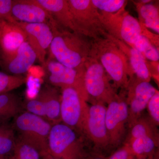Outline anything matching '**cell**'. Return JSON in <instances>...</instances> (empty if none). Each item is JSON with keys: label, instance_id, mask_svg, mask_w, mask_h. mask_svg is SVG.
<instances>
[{"label": "cell", "instance_id": "cell-1", "mask_svg": "<svg viewBox=\"0 0 159 159\" xmlns=\"http://www.w3.org/2000/svg\"><path fill=\"white\" fill-rule=\"evenodd\" d=\"M54 38L48 51V59H54L62 65L74 69L84 67L90 56L91 42L88 38L77 33L51 27Z\"/></svg>", "mask_w": 159, "mask_h": 159}, {"label": "cell", "instance_id": "cell-2", "mask_svg": "<svg viewBox=\"0 0 159 159\" xmlns=\"http://www.w3.org/2000/svg\"><path fill=\"white\" fill-rule=\"evenodd\" d=\"M90 56L102 65L116 88H127L133 72L125 54L111 39L107 36L93 40Z\"/></svg>", "mask_w": 159, "mask_h": 159}, {"label": "cell", "instance_id": "cell-3", "mask_svg": "<svg viewBox=\"0 0 159 159\" xmlns=\"http://www.w3.org/2000/svg\"><path fill=\"white\" fill-rule=\"evenodd\" d=\"M100 20L109 36L134 48L141 35L145 36L159 49L158 34H154L125 9V7L114 13L99 11Z\"/></svg>", "mask_w": 159, "mask_h": 159}, {"label": "cell", "instance_id": "cell-4", "mask_svg": "<svg viewBox=\"0 0 159 159\" xmlns=\"http://www.w3.org/2000/svg\"><path fill=\"white\" fill-rule=\"evenodd\" d=\"M84 138L62 122L51 126L48 139V153L57 159H83L87 151Z\"/></svg>", "mask_w": 159, "mask_h": 159}, {"label": "cell", "instance_id": "cell-5", "mask_svg": "<svg viewBox=\"0 0 159 159\" xmlns=\"http://www.w3.org/2000/svg\"><path fill=\"white\" fill-rule=\"evenodd\" d=\"M19 138L33 145L41 155L48 152V139L52 125L45 119L29 112H21L11 123Z\"/></svg>", "mask_w": 159, "mask_h": 159}, {"label": "cell", "instance_id": "cell-6", "mask_svg": "<svg viewBox=\"0 0 159 159\" xmlns=\"http://www.w3.org/2000/svg\"><path fill=\"white\" fill-rule=\"evenodd\" d=\"M77 33L93 40L107 37L100 12L91 0H67Z\"/></svg>", "mask_w": 159, "mask_h": 159}, {"label": "cell", "instance_id": "cell-7", "mask_svg": "<svg viewBox=\"0 0 159 159\" xmlns=\"http://www.w3.org/2000/svg\"><path fill=\"white\" fill-rule=\"evenodd\" d=\"M84 66V84L89 99L108 104L117 97L118 94L110 82V77L98 60L89 56Z\"/></svg>", "mask_w": 159, "mask_h": 159}, {"label": "cell", "instance_id": "cell-8", "mask_svg": "<svg viewBox=\"0 0 159 159\" xmlns=\"http://www.w3.org/2000/svg\"><path fill=\"white\" fill-rule=\"evenodd\" d=\"M106 109L105 104L101 102L89 106L83 136L93 144L91 150L107 157L111 151L106 124Z\"/></svg>", "mask_w": 159, "mask_h": 159}, {"label": "cell", "instance_id": "cell-9", "mask_svg": "<svg viewBox=\"0 0 159 159\" xmlns=\"http://www.w3.org/2000/svg\"><path fill=\"white\" fill-rule=\"evenodd\" d=\"M61 122L83 136L89 106L75 89H61Z\"/></svg>", "mask_w": 159, "mask_h": 159}, {"label": "cell", "instance_id": "cell-10", "mask_svg": "<svg viewBox=\"0 0 159 159\" xmlns=\"http://www.w3.org/2000/svg\"><path fill=\"white\" fill-rule=\"evenodd\" d=\"M128 106L126 95L118 94L107 107L106 124L110 140L111 153L125 140L126 125L128 124Z\"/></svg>", "mask_w": 159, "mask_h": 159}, {"label": "cell", "instance_id": "cell-11", "mask_svg": "<svg viewBox=\"0 0 159 159\" xmlns=\"http://www.w3.org/2000/svg\"><path fill=\"white\" fill-rule=\"evenodd\" d=\"M61 94L57 88L44 86L36 97L23 102V108L45 119L51 125L61 122L60 107Z\"/></svg>", "mask_w": 159, "mask_h": 159}, {"label": "cell", "instance_id": "cell-12", "mask_svg": "<svg viewBox=\"0 0 159 159\" xmlns=\"http://www.w3.org/2000/svg\"><path fill=\"white\" fill-rule=\"evenodd\" d=\"M44 66L49 73L48 81L51 85L61 89L72 88L86 101L89 99L84 84V66L80 69L71 68L54 59L46 60Z\"/></svg>", "mask_w": 159, "mask_h": 159}, {"label": "cell", "instance_id": "cell-13", "mask_svg": "<svg viewBox=\"0 0 159 159\" xmlns=\"http://www.w3.org/2000/svg\"><path fill=\"white\" fill-rule=\"evenodd\" d=\"M126 102L128 106V124L130 126L141 116L148 102L157 90L149 82L134 77L129 80L127 88Z\"/></svg>", "mask_w": 159, "mask_h": 159}, {"label": "cell", "instance_id": "cell-14", "mask_svg": "<svg viewBox=\"0 0 159 159\" xmlns=\"http://www.w3.org/2000/svg\"><path fill=\"white\" fill-rule=\"evenodd\" d=\"M26 34L27 42L37 55V59L44 65L54 34L51 25L46 23H26L15 21Z\"/></svg>", "mask_w": 159, "mask_h": 159}, {"label": "cell", "instance_id": "cell-15", "mask_svg": "<svg viewBox=\"0 0 159 159\" xmlns=\"http://www.w3.org/2000/svg\"><path fill=\"white\" fill-rule=\"evenodd\" d=\"M11 14L15 20L22 22L46 23L51 25L54 22L36 0H13Z\"/></svg>", "mask_w": 159, "mask_h": 159}, {"label": "cell", "instance_id": "cell-16", "mask_svg": "<svg viewBox=\"0 0 159 159\" xmlns=\"http://www.w3.org/2000/svg\"><path fill=\"white\" fill-rule=\"evenodd\" d=\"M26 41L25 34L15 21L0 19V59L11 57Z\"/></svg>", "mask_w": 159, "mask_h": 159}, {"label": "cell", "instance_id": "cell-17", "mask_svg": "<svg viewBox=\"0 0 159 159\" xmlns=\"http://www.w3.org/2000/svg\"><path fill=\"white\" fill-rule=\"evenodd\" d=\"M37 59V55L28 42L23 43L11 57L1 59L2 65L12 75L26 73Z\"/></svg>", "mask_w": 159, "mask_h": 159}, {"label": "cell", "instance_id": "cell-18", "mask_svg": "<svg viewBox=\"0 0 159 159\" xmlns=\"http://www.w3.org/2000/svg\"><path fill=\"white\" fill-rule=\"evenodd\" d=\"M54 20L57 28L76 32L67 0H36Z\"/></svg>", "mask_w": 159, "mask_h": 159}, {"label": "cell", "instance_id": "cell-19", "mask_svg": "<svg viewBox=\"0 0 159 159\" xmlns=\"http://www.w3.org/2000/svg\"><path fill=\"white\" fill-rule=\"evenodd\" d=\"M116 43L120 50L125 54L128 60L134 75L137 79L142 81L150 82L152 76L146 58L139 51L134 48H132L123 42L111 37Z\"/></svg>", "mask_w": 159, "mask_h": 159}, {"label": "cell", "instance_id": "cell-20", "mask_svg": "<svg viewBox=\"0 0 159 159\" xmlns=\"http://www.w3.org/2000/svg\"><path fill=\"white\" fill-rule=\"evenodd\" d=\"M130 129L125 144H128L134 139L142 137H150L159 140L157 126L150 119L140 116L129 126Z\"/></svg>", "mask_w": 159, "mask_h": 159}, {"label": "cell", "instance_id": "cell-21", "mask_svg": "<svg viewBox=\"0 0 159 159\" xmlns=\"http://www.w3.org/2000/svg\"><path fill=\"white\" fill-rule=\"evenodd\" d=\"M139 15V21L146 29L159 33V12L157 6L153 4L135 3Z\"/></svg>", "mask_w": 159, "mask_h": 159}, {"label": "cell", "instance_id": "cell-22", "mask_svg": "<svg viewBox=\"0 0 159 159\" xmlns=\"http://www.w3.org/2000/svg\"><path fill=\"white\" fill-rule=\"evenodd\" d=\"M23 102L16 94L10 93L0 95V122H6L21 112Z\"/></svg>", "mask_w": 159, "mask_h": 159}, {"label": "cell", "instance_id": "cell-23", "mask_svg": "<svg viewBox=\"0 0 159 159\" xmlns=\"http://www.w3.org/2000/svg\"><path fill=\"white\" fill-rule=\"evenodd\" d=\"M127 145L136 158L152 159L157 150L159 140L150 137H142L134 139Z\"/></svg>", "mask_w": 159, "mask_h": 159}, {"label": "cell", "instance_id": "cell-24", "mask_svg": "<svg viewBox=\"0 0 159 159\" xmlns=\"http://www.w3.org/2000/svg\"><path fill=\"white\" fill-rule=\"evenodd\" d=\"M17 137L12 124L0 122V156L11 157L16 145Z\"/></svg>", "mask_w": 159, "mask_h": 159}, {"label": "cell", "instance_id": "cell-25", "mask_svg": "<svg viewBox=\"0 0 159 159\" xmlns=\"http://www.w3.org/2000/svg\"><path fill=\"white\" fill-rule=\"evenodd\" d=\"M41 155L33 145L17 137L12 159H41Z\"/></svg>", "mask_w": 159, "mask_h": 159}, {"label": "cell", "instance_id": "cell-26", "mask_svg": "<svg viewBox=\"0 0 159 159\" xmlns=\"http://www.w3.org/2000/svg\"><path fill=\"white\" fill-rule=\"evenodd\" d=\"M26 81L25 77L22 75H9L0 72V95L19 88Z\"/></svg>", "mask_w": 159, "mask_h": 159}, {"label": "cell", "instance_id": "cell-27", "mask_svg": "<svg viewBox=\"0 0 159 159\" xmlns=\"http://www.w3.org/2000/svg\"><path fill=\"white\" fill-rule=\"evenodd\" d=\"M134 48L139 51L146 59L152 61H159V49L154 46L145 36L141 35L136 43Z\"/></svg>", "mask_w": 159, "mask_h": 159}, {"label": "cell", "instance_id": "cell-28", "mask_svg": "<svg viewBox=\"0 0 159 159\" xmlns=\"http://www.w3.org/2000/svg\"><path fill=\"white\" fill-rule=\"evenodd\" d=\"M92 2L99 11L109 13L119 11L126 6L125 0H91Z\"/></svg>", "mask_w": 159, "mask_h": 159}, {"label": "cell", "instance_id": "cell-29", "mask_svg": "<svg viewBox=\"0 0 159 159\" xmlns=\"http://www.w3.org/2000/svg\"><path fill=\"white\" fill-rule=\"evenodd\" d=\"M150 119L157 126L159 124V92L157 90L147 106Z\"/></svg>", "mask_w": 159, "mask_h": 159}, {"label": "cell", "instance_id": "cell-30", "mask_svg": "<svg viewBox=\"0 0 159 159\" xmlns=\"http://www.w3.org/2000/svg\"><path fill=\"white\" fill-rule=\"evenodd\" d=\"M13 0H0V19L14 22L11 14Z\"/></svg>", "mask_w": 159, "mask_h": 159}, {"label": "cell", "instance_id": "cell-31", "mask_svg": "<svg viewBox=\"0 0 159 159\" xmlns=\"http://www.w3.org/2000/svg\"><path fill=\"white\" fill-rule=\"evenodd\" d=\"M107 159H136L130 147L125 144L122 147L115 150L107 157Z\"/></svg>", "mask_w": 159, "mask_h": 159}, {"label": "cell", "instance_id": "cell-32", "mask_svg": "<svg viewBox=\"0 0 159 159\" xmlns=\"http://www.w3.org/2000/svg\"><path fill=\"white\" fill-rule=\"evenodd\" d=\"M83 159H107V157L93 151L87 152Z\"/></svg>", "mask_w": 159, "mask_h": 159}, {"label": "cell", "instance_id": "cell-33", "mask_svg": "<svg viewBox=\"0 0 159 159\" xmlns=\"http://www.w3.org/2000/svg\"><path fill=\"white\" fill-rule=\"evenodd\" d=\"M41 159H57L52 157L50 154L48 152L43 153L41 154Z\"/></svg>", "mask_w": 159, "mask_h": 159}, {"label": "cell", "instance_id": "cell-34", "mask_svg": "<svg viewBox=\"0 0 159 159\" xmlns=\"http://www.w3.org/2000/svg\"><path fill=\"white\" fill-rule=\"evenodd\" d=\"M152 159H159L158 150H157V151L156 152V153L154 155Z\"/></svg>", "mask_w": 159, "mask_h": 159}, {"label": "cell", "instance_id": "cell-35", "mask_svg": "<svg viewBox=\"0 0 159 159\" xmlns=\"http://www.w3.org/2000/svg\"><path fill=\"white\" fill-rule=\"evenodd\" d=\"M141 2H142V3L143 4H148V3H149L151 2V1L150 0H143V1H141Z\"/></svg>", "mask_w": 159, "mask_h": 159}, {"label": "cell", "instance_id": "cell-36", "mask_svg": "<svg viewBox=\"0 0 159 159\" xmlns=\"http://www.w3.org/2000/svg\"><path fill=\"white\" fill-rule=\"evenodd\" d=\"M0 159H12L11 157L0 156Z\"/></svg>", "mask_w": 159, "mask_h": 159}, {"label": "cell", "instance_id": "cell-37", "mask_svg": "<svg viewBox=\"0 0 159 159\" xmlns=\"http://www.w3.org/2000/svg\"><path fill=\"white\" fill-rule=\"evenodd\" d=\"M146 159L139 158V159Z\"/></svg>", "mask_w": 159, "mask_h": 159}]
</instances>
